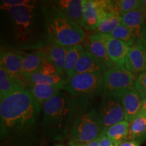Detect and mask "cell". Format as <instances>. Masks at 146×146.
I'll list each match as a JSON object with an SVG mask.
<instances>
[{"instance_id": "9a60e30c", "label": "cell", "mask_w": 146, "mask_h": 146, "mask_svg": "<svg viewBox=\"0 0 146 146\" xmlns=\"http://www.w3.org/2000/svg\"><path fill=\"white\" fill-rule=\"evenodd\" d=\"M108 69L106 65L95 57L91 52L85 50L76 63L73 76L82 73H100L105 74Z\"/></svg>"}, {"instance_id": "cb8c5ba5", "label": "cell", "mask_w": 146, "mask_h": 146, "mask_svg": "<svg viewBox=\"0 0 146 146\" xmlns=\"http://www.w3.org/2000/svg\"><path fill=\"white\" fill-rule=\"evenodd\" d=\"M129 127L130 123L124 120L109 127L105 132L115 146H119L120 144L128 140Z\"/></svg>"}, {"instance_id": "d4e9b609", "label": "cell", "mask_w": 146, "mask_h": 146, "mask_svg": "<svg viewBox=\"0 0 146 146\" xmlns=\"http://www.w3.org/2000/svg\"><path fill=\"white\" fill-rule=\"evenodd\" d=\"M146 137V113L140 112L130 123L128 140H137Z\"/></svg>"}, {"instance_id": "ffe728a7", "label": "cell", "mask_w": 146, "mask_h": 146, "mask_svg": "<svg viewBox=\"0 0 146 146\" xmlns=\"http://www.w3.org/2000/svg\"><path fill=\"white\" fill-rule=\"evenodd\" d=\"M28 90L33 99L42 106L45 102L52 99L60 91L63 90V88L54 85L31 84L28 85Z\"/></svg>"}, {"instance_id": "3957f363", "label": "cell", "mask_w": 146, "mask_h": 146, "mask_svg": "<svg viewBox=\"0 0 146 146\" xmlns=\"http://www.w3.org/2000/svg\"><path fill=\"white\" fill-rule=\"evenodd\" d=\"M78 102L62 90L42 106L41 126L45 141L69 139Z\"/></svg>"}, {"instance_id": "44dd1931", "label": "cell", "mask_w": 146, "mask_h": 146, "mask_svg": "<svg viewBox=\"0 0 146 146\" xmlns=\"http://www.w3.org/2000/svg\"><path fill=\"white\" fill-rule=\"evenodd\" d=\"M68 48V47L53 42L47 51L48 58L57 68L58 73L64 78V64Z\"/></svg>"}, {"instance_id": "e0dca14e", "label": "cell", "mask_w": 146, "mask_h": 146, "mask_svg": "<svg viewBox=\"0 0 146 146\" xmlns=\"http://www.w3.org/2000/svg\"><path fill=\"white\" fill-rule=\"evenodd\" d=\"M47 55V52H45L43 50L32 51L23 55L21 76L24 81L27 76L39 70L42 62Z\"/></svg>"}, {"instance_id": "ba28073f", "label": "cell", "mask_w": 146, "mask_h": 146, "mask_svg": "<svg viewBox=\"0 0 146 146\" xmlns=\"http://www.w3.org/2000/svg\"><path fill=\"white\" fill-rule=\"evenodd\" d=\"M98 112L104 131L125 120V112L120 98L102 97Z\"/></svg>"}, {"instance_id": "7a4b0ae2", "label": "cell", "mask_w": 146, "mask_h": 146, "mask_svg": "<svg viewBox=\"0 0 146 146\" xmlns=\"http://www.w3.org/2000/svg\"><path fill=\"white\" fill-rule=\"evenodd\" d=\"M1 41L5 47L18 52L41 50L52 44L42 1L1 10Z\"/></svg>"}, {"instance_id": "603a6c76", "label": "cell", "mask_w": 146, "mask_h": 146, "mask_svg": "<svg viewBox=\"0 0 146 146\" xmlns=\"http://www.w3.org/2000/svg\"><path fill=\"white\" fill-rule=\"evenodd\" d=\"M66 78L60 74L56 75H47L39 72H35L30 74L25 78L27 85L31 84H41V85H54V86L62 87L64 89Z\"/></svg>"}, {"instance_id": "8fae6325", "label": "cell", "mask_w": 146, "mask_h": 146, "mask_svg": "<svg viewBox=\"0 0 146 146\" xmlns=\"http://www.w3.org/2000/svg\"><path fill=\"white\" fill-rule=\"evenodd\" d=\"M104 42L108 56L115 65L125 64V58L131 47L127 43L115 39L110 34H100Z\"/></svg>"}, {"instance_id": "8d00e7d4", "label": "cell", "mask_w": 146, "mask_h": 146, "mask_svg": "<svg viewBox=\"0 0 146 146\" xmlns=\"http://www.w3.org/2000/svg\"><path fill=\"white\" fill-rule=\"evenodd\" d=\"M54 146H67L64 145V144H62V143H57L56 144V145H54Z\"/></svg>"}, {"instance_id": "7c38bea8", "label": "cell", "mask_w": 146, "mask_h": 146, "mask_svg": "<svg viewBox=\"0 0 146 146\" xmlns=\"http://www.w3.org/2000/svg\"><path fill=\"white\" fill-rule=\"evenodd\" d=\"M83 1L54 0L51 1V2L68 19L82 27L83 23Z\"/></svg>"}, {"instance_id": "e575fe53", "label": "cell", "mask_w": 146, "mask_h": 146, "mask_svg": "<svg viewBox=\"0 0 146 146\" xmlns=\"http://www.w3.org/2000/svg\"><path fill=\"white\" fill-rule=\"evenodd\" d=\"M141 112L146 113V97L142 99V106Z\"/></svg>"}, {"instance_id": "5bb4252c", "label": "cell", "mask_w": 146, "mask_h": 146, "mask_svg": "<svg viewBox=\"0 0 146 146\" xmlns=\"http://www.w3.org/2000/svg\"><path fill=\"white\" fill-rule=\"evenodd\" d=\"M27 89L28 85L23 79L0 68V100Z\"/></svg>"}, {"instance_id": "7402d4cb", "label": "cell", "mask_w": 146, "mask_h": 146, "mask_svg": "<svg viewBox=\"0 0 146 146\" xmlns=\"http://www.w3.org/2000/svg\"><path fill=\"white\" fill-rule=\"evenodd\" d=\"M121 24V15L117 12H102L96 31L100 34H110Z\"/></svg>"}, {"instance_id": "4dcf8cb0", "label": "cell", "mask_w": 146, "mask_h": 146, "mask_svg": "<svg viewBox=\"0 0 146 146\" xmlns=\"http://www.w3.org/2000/svg\"><path fill=\"white\" fill-rule=\"evenodd\" d=\"M29 1V0H1L0 8H1V10H8L13 7L26 4Z\"/></svg>"}, {"instance_id": "5b68a950", "label": "cell", "mask_w": 146, "mask_h": 146, "mask_svg": "<svg viewBox=\"0 0 146 146\" xmlns=\"http://www.w3.org/2000/svg\"><path fill=\"white\" fill-rule=\"evenodd\" d=\"M81 99L69 136V141L86 144L96 139L103 131L98 110Z\"/></svg>"}, {"instance_id": "836d02e7", "label": "cell", "mask_w": 146, "mask_h": 146, "mask_svg": "<svg viewBox=\"0 0 146 146\" xmlns=\"http://www.w3.org/2000/svg\"><path fill=\"white\" fill-rule=\"evenodd\" d=\"M140 9L143 12L146 19V0H141V5H140Z\"/></svg>"}, {"instance_id": "277c9868", "label": "cell", "mask_w": 146, "mask_h": 146, "mask_svg": "<svg viewBox=\"0 0 146 146\" xmlns=\"http://www.w3.org/2000/svg\"><path fill=\"white\" fill-rule=\"evenodd\" d=\"M42 8L51 42L66 47L81 45L86 35L81 27L58 10L51 1H42Z\"/></svg>"}, {"instance_id": "484cf974", "label": "cell", "mask_w": 146, "mask_h": 146, "mask_svg": "<svg viewBox=\"0 0 146 146\" xmlns=\"http://www.w3.org/2000/svg\"><path fill=\"white\" fill-rule=\"evenodd\" d=\"M84 51L81 44L68 47L64 64V75L66 79L73 76L76 63Z\"/></svg>"}, {"instance_id": "9c48e42d", "label": "cell", "mask_w": 146, "mask_h": 146, "mask_svg": "<svg viewBox=\"0 0 146 146\" xmlns=\"http://www.w3.org/2000/svg\"><path fill=\"white\" fill-rule=\"evenodd\" d=\"M121 23L131 31L136 40H140L146 47V19L141 9L122 15Z\"/></svg>"}, {"instance_id": "ac0fdd59", "label": "cell", "mask_w": 146, "mask_h": 146, "mask_svg": "<svg viewBox=\"0 0 146 146\" xmlns=\"http://www.w3.org/2000/svg\"><path fill=\"white\" fill-rule=\"evenodd\" d=\"M87 49H88L87 51L91 52L102 63L106 65L108 68H112L115 66L114 64L110 59L104 42L99 33H96L90 36L87 45Z\"/></svg>"}, {"instance_id": "d6a6232c", "label": "cell", "mask_w": 146, "mask_h": 146, "mask_svg": "<svg viewBox=\"0 0 146 146\" xmlns=\"http://www.w3.org/2000/svg\"><path fill=\"white\" fill-rule=\"evenodd\" d=\"M139 141L137 140H127L119 146H139Z\"/></svg>"}, {"instance_id": "83f0119b", "label": "cell", "mask_w": 146, "mask_h": 146, "mask_svg": "<svg viewBox=\"0 0 146 146\" xmlns=\"http://www.w3.org/2000/svg\"><path fill=\"white\" fill-rule=\"evenodd\" d=\"M112 4L115 12L122 16L139 8L141 0H117L112 1Z\"/></svg>"}, {"instance_id": "8992f818", "label": "cell", "mask_w": 146, "mask_h": 146, "mask_svg": "<svg viewBox=\"0 0 146 146\" xmlns=\"http://www.w3.org/2000/svg\"><path fill=\"white\" fill-rule=\"evenodd\" d=\"M104 74L82 73L66 80L64 90L73 98L90 99L102 94Z\"/></svg>"}, {"instance_id": "d590c367", "label": "cell", "mask_w": 146, "mask_h": 146, "mask_svg": "<svg viewBox=\"0 0 146 146\" xmlns=\"http://www.w3.org/2000/svg\"><path fill=\"white\" fill-rule=\"evenodd\" d=\"M69 146H87L86 144L80 143H75V142L69 141Z\"/></svg>"}, {"instance_id": "f546056e", "label": "cell", "mask_w": 146, "mask_h": 146, "mask_svg": "<svg viewBox=\"0 0 146 146\" xmlns=\"http://www.w3.org/2000/svg\"><path fill=\"white\" fill-rule=\"evenodd\" d=\"M135 89L137 91L142 99L146 97V70L140 73L137 77Z\"/></svg>"}, {"instance_id": "52a82bcc", "label": "cell", "mask_w": 146, "mask_h": 146, "mask_svg": "<svg viewBox=\"0 0 146 146\" xmlns=\"http://www.w3.org/2000/svg\"><path fill=\"white\" fill-rule=\"evenodd\" d=\"M136 76L125 68V64L115 65L104 74L102 97L122 98L127 91L135 88Z\"/></svg>"}, {"instance_id": "4fadbf2b", "label": "cell", "mask_w": 146, "mask_h": 146, "mask_svg": "<svg viewBox=\"0 0 146 146\" xmlns=\"http://www.w3.org/2000/svg\"><path fill=\"white\" fill-rule=\"evenodd\" d=\"M23 53L1 47L0 54V67L12 75L22 78Z\"/></svg>"}, {"instance_id": "f1b7e54d", "label": "cell", "mask_w": 146, "mask_h": 146, "mask_svg": "<svg viewBox=\"0 0 146 146\" xmlns=\"http://www.w3.org/2000/svg\"><path fill=\"white\" fill-rule=\"evenodd\" d=\"M36 72H39L43 74H47V75H56V74H60L58 73L57 68H56L54 64L50 61L48 58L47 55L43 59L42 62L41 66Z\"/></svg>"}, {"instance_id": "1f68e13d", "label": "cell", "mask_w": 146, "mask_h": 146, "mask_svg": "<svg viewBox=\"0 0 146 146\" xmlns=\"http://www.w3.org/2000/svg\"><path fill=\"white\" fill-rule=\"evenodd\" d=\"M99 146H115L113 142L107 136L105 131H102L99 137L97 138Z\"/></svg>"}, {"instance_id": "d6986e66", "label": "cell", "mask_w": 146, "mask_h": 146, "mask_svg": "<svg viewBox=\"0 0 146 146\" xmlns=\"http://www.w3.org/2000/svg\"><path fill=\"white\" fill-rule=\"evenodd\" d=\"M100 14L98 0H84L82 27L87 31H96L99 24Z\"/></svg>"}, {"instance_id": "30bf717a", "label": "cell", "mask_w": 146, "mask_h": 146, "mask_svg": "<svg viewBox=\"0 0 146 146\" xmlns=\"http://www.w3.org/2000/svg\"><path fill=\"white\" fill-rule=\"evenodd\" d=\"M125 68L134 74L146 70V47L140 40L131 47L125 61Z\"/></svg>"}, {"instance_id": "4316f807", "label": "cell", "mask_w": 146, "mask_h": 146, "mask_svg": "<svg viewBox=\"0 0 146 146\" xmlns=\"http://www.w3.org/2000/svg\"><path fill=\"white\" fill-rule=\"evenodd\" d=\"M110 35L115 39L127 43L130 47L132 46L136 41V39L131 31L122 23L120 24Z\"/></svg>"}, {"instance_id": "2e32d148", "label": "cell", "mask_w": 146, "mask_h": 146, "mask_svg": "<svg viewBox=\"0 0 146 146\" xmlns=\"http://www.w3.org/2000/svg\"><path fill=\"white\" fill-rule=\"evenodd\" d=\"M125 112V120L131 123L141 112L142 98L137 91L133 88L127 91L121 98Z\"/></svg>"}, {"instance_id": "6da1fadb", "label": "cell", "mask_w": 146, "mask_h": 146, "mask_svg": "<svg viewBox=\"0 0 146 146\" xmlns=\"http://www.w3.org/2000/svg\"><path fill=\"white\" fill-rule=\"evenodd\" d=\"M41 110L28 89L1 100V146H44Z\"/></svg>"}]
</instances>
